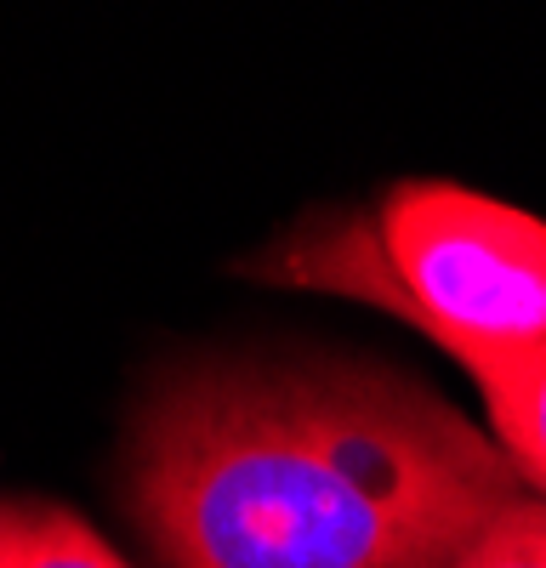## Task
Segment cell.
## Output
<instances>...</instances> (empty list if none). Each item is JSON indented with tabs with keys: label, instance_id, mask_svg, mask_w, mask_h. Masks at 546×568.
I'll use <instances>...</instances> for the list:
<instances>
[{
	"label": "cell",
	"instance_id": "obj_1",
	"mask_svg": "<svg viewBox=\"0 0 546 568\" xmlns=\"http://www.w3.org/2000/svg\"><path fill=\"white\" fill-rule=\"evenodd\" d=\"M518 489L478 426L358 364L189 369L131 460L165 568H449Z\"/></svg>",
	"mask_w": 546,
	"mask_h": 568
},
{
	"label": "cell",
	"instance_id": "obj_4",
	"mask_svg": "<svg viewBox=\"0 0 546 568\" xmlns=\"http://www.w3.org/2000/svg\"><path fill=\"white\" fill-rule=\"evenodd\" d=\"M0 568H125L63 506H0Z\"/></svg>",
	"mask_w": 546,
	"mask_h": 568
},
{
	"label": "cell",
	"instance_id": "obj_5",
	"mask_svg": "<svg viewBox=\"0 0 546 568\" xmlns=\"http://www.w3.org/2000/svg\"><path fill=\"white\" fill-rule=\"evenodd\" d=\"M449 568H546V500H513Z\"/></svg>",
	"mask_w": 546,
	"mask_h": 568
},
{
	"label": "cell",
	"instance_id": "obj_2",
	"mask_svg": "<svg viewBox=\"0 0 546 568\" xmlns=\"http://www.w3.org/2000/svg\"><path fill=\"white\" fill-rule=\"evenodd\" d=\"M267 273L376 302L455 358L546 342V222L473 187H393L371 216L318 227Z\"/></svg>",
	"mask_w": 546,
	"mask_h": 568
},
{
	"label": "cell",
	"instance_id": "obj_3",
	"mask_svg": "<svg viewBox=\"0 0 546 568\" xmlns=\"http://www.w3.org/2000/svg\"><path fill=\"white\" fill-rule=\"evenodd\" d=\"M489 398L495 444L518 478L546 489V342L513 353H467L462 358Z\"/></svg>",
	"mask_w": 546,
	"mask_h": 568
}]
</instances>
